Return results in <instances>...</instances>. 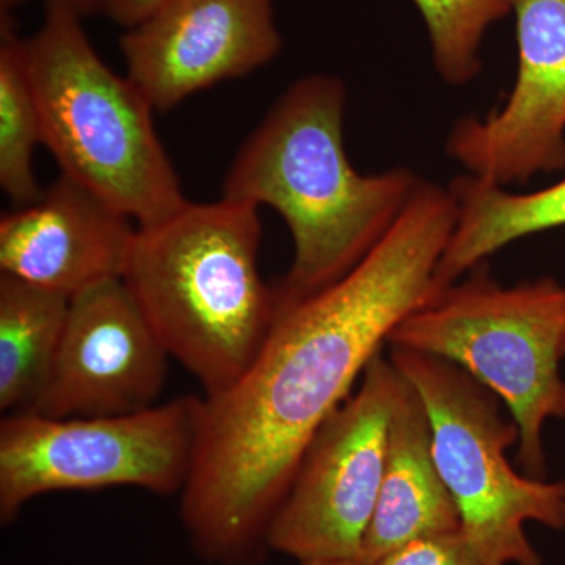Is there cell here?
I'll list each match as a JSON object with an SVG mask.
<instances>
[{
	"instance_id": "cell-7",
	"label": "cell",
	"mask_w": 565,
	"mask_h": 565,
	"mask_svg": "<svg viewBox=\"0 0 565 565\" xmlns=\"http://www.w3.org/2000/svg\"><path fill=\"white\" fill-rule=\"evenodd\" d=\"M202 397L181 396L137 414L50 418L36 412L0 422V522L52 492L137 487L180 494L191 476Z\"/></svg>"
},
{
	"instance_id": "cell-5",
	"label": "cell",
	"mask_w": 565,
	"mask_h": 565,
	"mask_svg": "<svg viewBox=\"0 0 565 565\" xmlns=\"http://www.w3.org/2000/svg\"><path fill=\"white\" fill-rule=\"evenodd\" d=\"M386 344L448 360L490 390L519 426L516 465L546 478L544 429L565 419V282L504 286L479 264L397 323Z\"/></svg>"
},
{
	"instance_id": "cell-17",
	"label": "cell",
	"mask_w": 565,
	"mask_h": 565,
	"mask_svg": "<svg viewBox=\"0 0 565 565\" xmlns=\"http://www.w3.org/2000/svg\"><path fill=\"white\" fill-rule=\"evenodd\" d=\"M433 44L434 65L451 85L473 81L482 68L479 50L490 25L514 11L515 0H412Z\"/></svg>"
},
{
	"instance_id": "cell-3",
	"label": "cell",
	"mask_w": 565,
	"mask_h": 565,
	"mask_svg": "<svg viewBox=\"0 0 565 565\" xmlns=\"http://www.w3.org/2000/svg\"><path fill=\"white\" fill-rule=\"evenodd\" d=\"M259 245L258 206L226 196L137 226L121 280L204 397L232 386L273 330L277 292L259 273Z\"/></svg>"
},
{
	"instance_id": "cell-19",
	"label": "cell",
	"mask_w": 565,
	"mask_h": 565,
	"mask_svg": "<svg viewBox=\"0 0 565 565\" xmlns=\"http://www.w3.org/2000/svg\"><path fill=\"white\" fill-rule=\"evenodd\" d=\"M167 2L169 0H102V13L122 28L131 29Z\"/></svg>"
},
{
	"instance_id": "cell-21",
	"label": "cell",
	"mask_w": 565,
	"mask_h": 565,
	"mask_svg": "<svg viewBox=\"0 0 565 565\" xmlns=\"http://www.w3.org/2000/svg\"><path fill=\"white\" fill-rule=\"evenodd\" d=\"M299 565H359L352 561H310V563H299Z\"/></svg>"
},
{
	"instance_id": "cell-18",
	"label": "cell",
	"mask_w": 565,
	"mask_h": 565,
	"mask_svg": "<svg viewBox=\"0 0 565 565\" xmlns=\"http://www.w3.org/2000/svg\"><path fill=\"white\" fill-rule=\"evenodd\" d=\"M373 565H482L462 531L416 539Z\"/></svg>"
},
{
	"instance_id": "cell-1",
	"label": "cell",
	"mask_w": 565,
	"mask_h": 565,
	"mask_svg": "<svg viewBox=\"0 0 565 565\" xmlns=\"http://www.w3.org/2000/svg\"><path fill=\"white\" fill-rule=\"evenodd\" d=\"M456 218L451 191L419 181L362 262L321 291L277 303L247 371L225 392L202 397L180 516L204 563H263L274 516L315 435L394 327L437 292Z\"/></svg>"
},
{
	"instance_id": "cell-11",
	"label": "cell",
	"mask_w": 565,
	"mask_h": 565,
	"mask_svg": "<svg viewBox=\"0 0 565 565\" xmlns=\"http://www.w3.org/2000/svg\"><path fill=\"white\" fill-rule=\"evenodd\" d=\"M169 353L122 280L70 300L61 351L33 411L50 418L137 414L156 405Z\"/></svg>"
},
{
	"instance_id": "cell-12",
	"label": "cell",
	"mask_w": 565,
	"mask_h": 565,
	"mask_svg": "<svg viewBox=\"0 0 565 565\" xmlns=\"http://www.w3.org/2000/svg\"><path fill=\"white\" fill-rule=\"evenodd\" d=\"M137 225L61 173L0 221V270L73 299L121 280Z\"/></svg>"
},
{
	"instance_id": "cell-6",
	"label": "cell",
	"mask_w": 565,
	"mask_h": 565,
	"mask_svg": "<svg viewBox=\"0 0 565 565\" xmlns=\"http://www.w3.org/2000/svg\"><path fill=\"white\" fill-rule=\"evenodd\" d=\"M388 356L426 407L435 462L481 564L544 565L526 525L565 531L564 479L515 470L508 449L519 445V426L462 367L407 349L390 348Z\"/></svg>"
},
{
	"instance_id": "cell-20",
	"label": "cell",
	"mask_w": 565,
	"mask_h": 565,
	"mask_svg": "<svg viewBox=\"0 0 565 565\" xmlns=\"http://www.w3.org/2000/svg\"><path fill=\"white\" fill-rule=\"evenodd\" d=\"M58 2L66 3L71 9L77 11L81 17L102 11V0H58Z\"/></svg>"
},
{
	"instance_id": "cell-4",
	"label": "cell",
	"mask_w": 565,
	"mask_h": 565,
	"mask_svg": "<svg viewBox=\"0 0 565 565\" xmlns=\"http://www.w3.org/2000/svg\"><path fill=\"white\" fill-rule=\"evenodd\" d=\"M66 3L46 0L39 31L22 40L43 145L61 173L137 226L188 203L156 132L154 107L104 63Z\"/></svg>"
},
{
	"instance_id": "cell-15",
	"label": "cell",
	"mask_w": 565,
	"mask_h": 565,
	"mask_svg": "<svg viewBox=\"0 0 565 565\" xmlns=\"http://www.w3.org/2000/svg\"><path fill=\"white\" fill-rule=\"evenodd\" d=\"M68 297L0 273V411L31 412L50 384Z\"/></svg>"
},
{
	"instance_id": "cell-14",
	"label": "cell",
	"mask_w": 565,
	"mask_h": 565,
	"mask_svg": "<svg viewBox=\"0 0 565 565\" xmlns=\"http://www.w3.org/2000/svg\"><path fill=\"white\" fill-rule=\"evenodd\" d=\"M449 191L457 218L438 264V289L460 280L515 241L565 226V178L539 191L515 193L462 174Z\"/></svg>"
},
{
	"instance_id": "cell-9",
	"label": "cell",
	"mask_w": 565,
	"mask_h": 565,
	"mask_svg": "<svg viewBox=\"0 0 565 565\" xmlns=\"http://www.w3.org/2000/svg\"><path fill=\"white\" fill-rule=\"evenodd\" d=\"M514 90L486 118L470 115L446 151L490 184H522L565 170V0H515Z\"/></svg>"
},
{
	"instance_id": "cell-10",
	"label": "cell",
	"mask_w": 565,
	"mask_h": 565,
	"mask_svg": "<svg viewBox=\"0 0 565 565\" xmlns=\"http://www.w3.org/2000/svg\"><path fill=\"white\" fill-rule=\"evenodd\" d=\"M275 0H169L120 39L126 76L158 111L247 76L281 50Z\"/></svg>"
},
{
	"instance_id": "cell-2",
	"label": "cell",
	"mask_w": 565,
	"mask_h": 565,
	"mask_svg": "<svg viewBox=\"0 0 565 565\" xmlns=\"http://www.w3.org/2000/svg\"><path fill=\"white\" fill-rule=\"evenodd\" d=\"M343 82L311 74L292 84L250 134L223 181L222 196L274 207L294 244L275 288L291 303L340 280L388 233L422 178L394 169L363 174L344 150Z\"/></svg>"
},
{
	"instance_id": "cell-13",
	"label": "cell",
	"mask_w": 565,
	"mask_h": 565,
	"mask_svg": "<svg viewBox=\"0 0 565 565\" xmlns=\"http://www.w3.org/2000/svg\"><path fill=\"white\" fill-rule=\"evenodd\" d=\"M457 530L459 511L435 462L429 416L404 379L390 422L377 505L356 564L373 565L416 539Z\"/></svg>"
},
{
	"instance_id": "cell-16",
	"label": "cell",
	"mask_w": 565,
	"mask_h": 565,
	"mask_svg": "<svg viewBox=\"0 0 565 565\" xmlns=\"http://www.w3.org/2000/svg\"><path fill=\"white\" fill-rule=\"evenodd\" d=\"M11 3L0 17V185L18 207L40 199L43 189L33 170V156L43 145L39 107L33 96L24 47L14 31Z\"/></svg>"
},
{
	"instance_id": "cell-8",
	"label": "cell",
	"mask_w": 565,
	"mask_h": 565,
	"mask_svg": "<svg viewBox=\"0 0 565 565\" xmlns=\"http://www.w3.org/2000/svg\"><path fill=\"white\" fill-rule=\"evenodd\" d=\"M404 377L379 352L355 392L322 424L267 534L297 563L359 561L384 478L390 422Z\"/></svg>"
}]
</instances>
